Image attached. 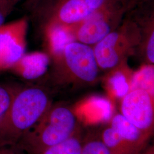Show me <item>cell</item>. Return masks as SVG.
Returning a JSON list of instances; mask_svg holds the SVG:
<instances>
[{"label":"cell","instance_id":"1","mask_svg":"<svg viewBox=\"0 0 154 154\" xmlns=\"http://www.w3.org/2000/svg\"><path fill=\"white\" fill-rule=\"evenodd\" d=\"M52 103L45 86L16 85L10 108L0 123V145L18 144Z\"/></svg>","mask_w":154,"mask_h":154},{"label":"cell","instance_id":"2","mask_svg":"<svg viewBox=\"0 0 154 154\" xmlns=\"http://www.w3.org/2000/svg\"><path fill=\"white\" fill-rule=\"evenodd\" d=\"M49 57L50 82L55 87L84 88L99 79V66L91 46L72 41Z\"/></svg>","mask_w":154,"mask_h":154},{"label":"cell","instance_id":"3","mask_svg":"<svg viewBox=\"0 0 154 154\" xmlns=\"http://www.w3.org/2000/svg\"><path fill=\"white\" fill-rule=\"evenodd\" d=\"M79 130L74 111L63 103H53L18 144L27 154H37L65 141Z\"/></svg>","mask_w":154,"mask_h":154},{"label":"cell","instance_id":"4","mask_svg":"<svg viewBox=\"0 0 154 154\" xmlns=\"http://www.w3.org/2000/svg\"><path fill=\"white\" fill-rule=\"evenodd\" d=\"M140 39V26L131 9L116 30L92 46L99 69L108 72L126 65L128 58L137 54Z\"/></svg>","mask_w":154,"mask_h":154},{"label":"cell","instance_id":"5","mask_svg":"<svg viewBox=\"0 0 154 154\" xmlns=\"http://www.w3.org/2000/svg\"><path fill=\"white\" fill-rule=\"evenodd\" d=\"M109 0H42L31 11L41 31L67 29L82 21Z\"/></svg>","mask_w":154,"mask_h":154},{"label":"cell","instance_id":"6","mask_svg":"<svg viewBox=\"0 0 154 154\" xmlns=\"http://www.w3.org/2000/svg\"><path fill=\"white\" fill-rule=\"evenodd\" d=\"M128 11L123 0H109L82 21L66 29L74 41L93 46L119 26Z\"/></svg>","mask_w":154,"mask_h":154},{"label":"cell","instance_id":"7","mask_svg":"<svg viewBox=\"0 0 154 154\" xmlns=\"http://www.w3.org/2000/svg\"><path fill=\"white\" fill-rule=\"evenodd\" d=\"M28 28L27 17L0 26V73L8 71L26 53Z\"/></svg>","mask_w":154,"mask_h":154},{"label":"cell","instance_id":"8","mask_svg":"<svg viewBox=\"0 0 154 154\" xmlns=\"http://www.w3.org/2000/svg\"><path fill=\"white\" fill-rule=\"evenodd\" d=\"M121 114L143 132L153 135L154 95L140 88L130 90L122 100Z\"/></svg>","mask_w":154,"mask_h":154},{"label":"cell","instance_id":"9","mask_svg":"<svg viewBox=\"0 0 154 154\" xmlns=\"http://www.w3.org/2000/svg\"><path fill=\"white\" fill-rule=\"evenodd\" d=\"M149 2L132 9L140 26L141 39L137 54L146 65L154 63V11Z\"/></svg>","mask_w":154,"mask_h":154},{"label":"cell","instance_id":"10","mask_svg":"<svg viewBox=\"0 0 154 154\" xmlns=\"http://www.w3.org/2000/svg\"><path fill=\"white\" fill-rule=\"evenodd\" d=\"M50 65V58L45 51L25 53L8 71L22 79L35 81L47 73Z\"/></svg>","mask_w":154,"mask_h":154},{"label":"cell","instance_id":"11","mask_svg":"<svg viewBox=\"0 0 154 154\" xmlns=\"http://www.w3.org/2000/svg\"><path fill=\"white\" fill-rule=\"evenodd\" d=\"M110 126L118 132L130 154H138L149 145L152 137L133 125L121 114H117L112 118Z\"/></svg>","mask_w":154,"mask_h":154},{"label":"cell","instance_id":"12","mask_svg":"<svg viewBox=\"0 0 154 154\" xmlns=\"http://www.w3.org/2000/svg\"><path fill=\"white\" fill-rule=\"evenodd\" d=\"M83 143L79 130L65 141L45 149L37 154H81Z\"/></svg>","mask_w":154,"mask_h":154},{"label":"cell","instance_id":"13","mask_svg":"<svg viewBox=\"0 0 154 154\" xmlns=\"http://www.w3.org/2000/svg\"><path fill=\"white\" fill-rule=\"evenodd\" d=\"M154 65H147L139 72L134 73L130 90L140 88L154 95Z\"/></svg>","mask_w":154,"mask_h":154},{"label":"cell","instance_id":"14","mask_svg":"<svg viewBox=\"0 0 154 154\" xmlns=\"http://www.w3.org/2000/svg\"><path fill=\"white\" fill-rule=\"evenodd\" d=\"M100 138L110 154H130L118 132L111 126L105 128Z\"/></svg>","mask_w":154,"mask_h":154},{"label":"cell","instance_id":"15","mask_svg":"<svg viewBox=\"0 0 154 154\" xmlns=\"http://www.w3.org/2000/svg\"><path fill=\"white\" fill-rule=\"evenodd\" d=\"M16 86L0 84V123L5 118L10 108Z\"/></svg>","mask_w":154,"mask_h":154},{"label":"cell","instance_id":"16","mask_svg":"<svg viewBox=\"0 0 154 154\" xmlns=\"http://www.w3.org/2000/svg\"><path fill=\"white\" fill-rule=\"evenodd\" d=\"M81 154H110L100 138H91L83 143Z\"/></svg>","mask_w":154,"mask_h":154},{"label":"cell","instance_id":"17","mask_svg":"<svg viewBox=\"0 0 154 154\" xmlns=\"http://www.w3.org/2000/svg\"><path fill=\"white\" fill-rule=\"evenodd\" d=\"M8 0H0V26L4 25L6 18L14 9Z\"/></svg>","mask_w":154,"mask_h":154},{"label":"cell","instance_id":"18","mask_svg":"<svg viewBox=\"0 0 154 154\" xmlns=\"http://www.w3.org/2000/svg\"><path fill=\"white\" fill-rule=\"evenodd\" d=\"M0 154H27L17 144L0 145Z\"/></svg>","mask_w":154,"mask_h":154},{"label":"cell","instance_id":"19","mask_svg":"<svg viewBox=\"0 0 154 154\" xmlns=\"http://www.w3.org/2000/svg\"><path fill=\"white\" fill-rule=\"evenodd\" d=\"M130 10L135 8L137 6L143 5L144 4L151 2V0H123Z\"/></svg>","mask_w":154,"mask_h":154},{"label":"cell","instance_id":"20","mask_svg":"<svg viewBox=\"0 0 154 154\" xmlns=\"http://www.w3.org/2000/svg\"><path fill=\"white\" fill-rule=\"evenodd\" d=\"M41 1L42 0H25L23 7L26 10L31 12Z\"/></svg>","mask_w":154,"mask_h":154},{"label":"cell","instance_id":"21","mask_svg":"<svg viewBox=\"0 0 154 154\" xmlns=\"http://www.w3.org/2000/svg\"><path fill=\"white\" fill-rule=\"evenodd\" d=\"M137 154H154V145H148Z\"/></svg>","mask_w":154,"mask_h":154},{"label":"cell","instance_id":"22","mask_svg":"<svg viewBox=\"0 0 154 154\" xmlns=\"http://www.w3.org/2000/svg\"><path fill=\"white\" fill-rule=\"evenodd\" d=\"M8 2L10 3V4L12 6H13L14 8L15 7V6L17 4L18 2H19L20 1H21V0H8Z\"/></svg>","mask_w":154,"mask_h":154}]
</instances>
